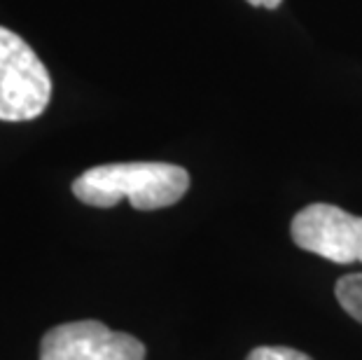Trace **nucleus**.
<instances>
[{
	"label": "nucleus",
	"mask_w": 362,
	"mask_h": 360,
	"mask_svg": "<svg viewBox=\"0 0 362 360\" xmlns=\"http://www.w3.org/2000/svg\"><path fill=\"white\" fill-rule=\"evenodd\" d=\"M189 190V173L166 162H119L84 171L73 182V194L82 204L110 209L129 199L138 211H157L178 204Z\"/></svg>",
	"instance_id": "obj_1"
},
{
	"label": "nucleus",
	"mask_w": 362,
	"mask_h": 360,
	"mask_svg": "<svg viewBox=\"0 0 362 360\" xmlns=\"http://www.w3.org/2000/svg\"><path fill=\"white\" fill-rule=\"evenodd\" d=\"M49 98L52 80L40 57L24 37L0 26V120H35Z\"/></svg>",
	"instance_id": "obj_2"
},
{
	"label": "nucleus",
	"mask_w": 362,
	"mask_h": 360,
	"mask_svg": "<svg viewBox=\"0 0 362 360\" xmlns=\"http://www.w3.org/2000/svg\"><path fill=\"white\" fill-rule=\"evenodd\" d=\"M295 246L337 265H362V218L332 204H311L292 218Z\"/></svg>",
	"instance_id": "obj_3"
},
{
	"label": "nucleus",
	"mask_w": 362,
	"mask_h": 360,
	"mask_svg": "<svg viewBox=\"0 0 362 360\" xmlns=\"http://www.w3.org/2000/svg\"><path fill=\"white\" fill-rule=\"evenodd\" d=\"M40 360H145V347L98 320H73L45 332Z\"/></svg>",
	"instance_id": "obj_4"
},
{
	"label": "nucleus",
	"mask_w": 362,
	"mask_h": 360,
	"mask_svg": "<svg viewBox=\"0 0 362 360\" xmlns=\"http://www.w3.org/2000/svg\"><path fill=\"white\" fill-rule=\"evenodd\" d=\"M334 295L341 309L362 323V274H346L339 279Z\"/></svg>",
	"instance_id": "obj_5"
},
{
	"label": "nucleus",
	"mask_w": 362,
	"mask_h": 360,
	"mask_svg": "<svg viewBox=\"0 0 362 360\" xmlns=\"http://www.w3.org/2000/svg\"><path fill=\"white\" fill-rule=\"evenodd\" d=\"M245 360H313V358L290 347H257L250 351Z\"/></svg>",
	"instance_id": "obj_6"
},
{
	"label": "nucleus",
	"mask_w": 362,
	"mask_h": 360,
	"mask_svg": "<svg viewBox=\"0 0 362 360\" xmlns=\"http://www.w3.org/2000/svg\"><path fill=\"white\" fill-rule=\"evenodd\" d=\"M245 3H250L252 7H264V10H276L281 0H245Z\"/></svg>",
	"instance_id": "obj_7"
}]
</instances>
